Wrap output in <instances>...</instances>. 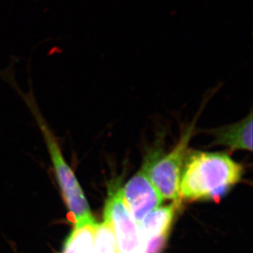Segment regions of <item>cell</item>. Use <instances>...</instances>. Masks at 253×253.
<instances>
[{
  "instance_id": "obj_7",
  "label": "cell",
  "mask_w": 253,
  "mask_h": 253,
  "mask_svg": "<svg viewBox=\"0 0 253 253\" xmlns=\"http://www.w3.org/2000/svg\"><path fill=\"white\" fill-rule=\"evenodd\" d=\"M180 203L172 202L171 204L158 208L142 220L139 225L144 243L154 239H167L169 236L174 215Z\"/></svg>"
},
{
  "instance_id": "obj_8",
  "label": "cell",
  "mask_w": 253,
  "mask_h": 253,
  "mask_svg": "<svg viewBox=\"0 0 253 253\" xmlns=\"http://www.w3.org/2000/svg\"><path fill=\"white\" fill-rule=\"evenodd\" d=\"M96 224L74 227L65 242L62 253H93Z\"/></svg>"
},
{
  "instance_id": "obj_6",
  "label": "cell",
  "mask_w": 253,
  "mask_h": 253,
  "mask_svg": "<svg viewBox=\"0 0 253 253\" xmlns=\"http://www.w3.org/2000/svg\"><path fill=\"white\" fill-rule=\"evenodd\" d=\"M253 113L233 124L209 130L214 145L225 146L231 150H253Z\"/></svg>"
},
{
  "instance_id": "obj_3",
  "label": "cell",
  "mask_w": 253,
  "mask_h": 253,
  "mask_svg": "<svg viewBox=\"0 0 253 253\" xmlns=\"http://www.w3.org/2000/svg\"><path fill=\"white\" fill-rule=\"evenodd\" d=\"M195 130V122L187 127L179 142L168 154L154 151L143 167L151 182L164 199L181 203L180 179L182 168L189 153V142Z\"/></svg>"
},
{
  "instance_id": "obj_1",
  "label": "cell",
  "mask_w": 253,
  "mask_h": 253,
  "mask_svg": "<svg viewBox=\"0 0 253 253\" xmlns=\"http://www.w3.org/2000/svg\"><path fill=\"white\" fill-rule=\"evenodd\" d=\"M244 168L226 153L193 151L184 161L180 198L219 201L241 180Z\"/></svg>"
},
{
  "instance_id": "obj_5",
  "label": "cell",
  "mask_w": 253,
  "mask_h": 253,
  "mask_svg": "<svg viewBox=\"0 0 253 253\" xmlns=\"http://www.w3.org/2000/svg\"><path fill=\"white\" fill-rule=\"evenodd\" d=\"M122 194L128 210L138 225L165 200L143 169L127 182L122 189Z\"/></svg>"
},
{
  "instance_id": "obj_4",
  "label": "cell",
  "mask_w": 253,
  "mask_h": 253,
  "mask_svg": "<svg viewBox=\"0 0 253 253\" xmlns=\"http://www.w3.org/2000/svg\"><path fill=\"white\" fill-rule=\"evenodd\" d=\"M104 222L113 229L119 253H145L146 245L139 225L128 210L122 189L110 192L104 208Z\"/></svg>"
},
{
  "instance_id": "obj_2",
  "label": "cell",
  "mask_w": 253,
  "mask_h": 253,
  "mask_svg": "<svg viewBox=\"0 0 253 253\" xmlns=\"http://www.w3.org/2000/svg\"><path fill=\"white\" fill-rule=\"evenodd\" d=\"M22 96L43 135L62 198L73 220L74 227L82 226L87 224H96L97 222L91 212L88 201L80 185L79 181L65 159L57 138L50 127L48 126L41 111L39 110L38 106L36 105V100L34 98L35 97L31 93L22 94Z\"/></svg>"
}]
</instances>
